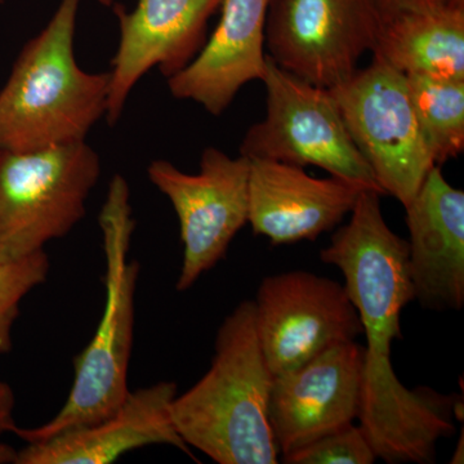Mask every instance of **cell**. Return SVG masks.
Wrapping results in <instances>:
<instances>
[{"mask_svg":"<svg viewBox=\"0 0 464 464\" xmlns=\"http://www.w3.org/2000/svg\"><path fill=\"white\" fill-rule=\"evenodd\" d=\"M101 160L87 141L32 152L0 150V265L43 252L87 213Z\"/></svg>","mask_w":464,"mask_h":464,"instance_id":"obj_5","label":"cell"},{"mask_svg":"<svg viewBox=\"0 0 464 464\" xmlns=\"http://www.w3.org/2000/svg\"><path fill=\"white\" fill-rule=\"evenodd\" d=\"M415 114L441 167L464 151V81L405 75Z\"/></svg>","mask_w":464,"mask_h":464,"instance_id":"obj_18","label":"cell"},{"mask_svg":"<svg viewBox=\"0 0 464 464\" xmlns=\"http://www.w3.org/2000/svg\"><path fill=\"white\" fill-rule=\"evenodd\" d=\"M377 459L364 432L355 423L283 456L286 464H372Z\"/></svg>","mask_w":464,"mask_h":464,"instance_id":"obj_20","label":"cell"},{"mask_svg":"<svg viewBox=\"0 0 464 464\" xmlns=\"http://www.w3.org/2000/svg\"><path fill=\"white\" fill-rule=\"evenodd\" d=\"M267 109L241 142L240 155L315 166L332 177L383 195L348 133L331 90L307 83L266 57Z\"/></svg>","mask_w":464,"mask_h":464,"instance_id":"obj_6","label":"cell"},{"mask_svg":"<svg viewBox=\"0 0 464 464\" xmlns=\"http://www.w3.org/2000/svg\"><path fill=\"white\" fill-rule=\"evenodd\" d=\"M81 2L60 0L14 61L0 91V150L32 152L84 142L105 118L110 72H85L75 57Z\"/></svg>","mask_w":464,"mask_h":464,"instance_id":"obj_3","label":"cell"},{"mask_svg":"<svg viewBox=\"0 0 464 464\" xmlns=\"http://www.w3.org/2000/svg\"><path fill=\"white\" fill-rule=\"evenodd\" d=\"M273 380L256 331L255 301L241 302L219 326L209 371L173 399L174 429L217 463H277L268 420Z\"/></svg>","mask_w":464,"mask_h":464,"instance_id":"obj_2","label":"cell"},{"mask_svg":"<svg viewBox=\"0 0 464 464\" xmlns=\"http://www.w3.org/2000/svg\"><path fill=\"white\" fill-rule=\"evenodd\" d=\"M362 365L364 347L350 341L275 375L268 420L279 453L285 456L357 420Z\"/></svg>","mask_w":464,"mask_h":464,"instance_id":"obj_11","label":"cell"},{"mask_svg":"<svg viewBox=\"0 0 464 464\" xmlns=\"http://www.w3.org/2000/svg\"><path fill=\"white\" fill-rule=\"evenodd\" d=\"M99 224L106 262L102 316L93 338L74 359V383L63 409L42 426L14 430L26 444L99 423L114 414L130 393L128 368L140 265L128 259L136 224L130 185L121 174H115L110 182Z\"/></svg>","mask_w":464,"mask_h":464,"instance_id":"obj_4","label":"cell"},{"mask_svg":"<svg viewBox=\"0 0 464 464\" xmlns=\"http://www.w3.org/2000/svg\"><path fill=\"white\" fill-rule=\"evenodd\" d=\"M148 177L179 218L183 261L177 290L185 292L225 257L237 232L248 224L249 159L207 148L199 173L182 172L158 159L150 163Z\"/></svg>","mask_w":464,"mask_h":464,"instance_id":"obj_8","label":"cell"},{"mask_svg":"<svg viewBox=\"0 0 464 464\" xmlns=\"http://www.w3.org/2000/svg\"><path fill=\"white\" fill-rule=\"evenodd\" d=\"M176 395L173 382L130 391L121 408L106 420L29 442L18 450L16 464H109L149 445H172L191 454L170 418Z\"/></svg>","mask_w":464,"mask_h":464,"instance_id":"obj_16","label":"cell"},{"mask_svg":"<svg viewBox=\"0 0 464 464\" xmlns=\"http://www.w3.org/2000/svg\"><path fill=\"white\" fill-rule=\"evenodd\" d=\"M331 92L383 195L408 206L436 163L406 76L373 56L371 65Z\"/></svg>","mask_w":464,"mask_h":464,"instance_id":"obj_7","label":"cell"},{"mask_svg":"<svg viewBox=\"0 0 464 464\" xmlns=\"http://www.w3.org/2000/svg\"><path fill=\"white\" fill-rule=\"evenodd\" d=\"M454 2H459V0H372L380 14L382 23L398 14L442 7Z\"/></svg>","mask_w":464,"mask_h":464,"instance_id":"obj_21","label":"cell"},{"mask_svg":"<svg viewBox=\"0 0 464 464\" xmlns=\"http://www.w3.org/2000/svg\"><path fill=\"white\" fill-rule=\"evenodd\" d=\"M404 208L414 299L430 310H460L464 304L463 190L451 186L441 167L435 166Z\"/></svg>","mask_w":464,"mask_h":464,"instance_id":"obj_14","label":"cell"},{"mask_svg":"<svg viewBox=\"0 0 464 464\" xmlns=\"http://www.w3.org/2000/svg\"><path fill=\"white\" fill-rule=\"evenodd\" d=\"M381 194H360L350 221L320 252L324 264L340 268L365 334L362 408L357 420L378 459L432 463L436 444L456 431L457 399L431 389H408L391 362L392 342L401 335L402 308L414 301L408 241L391 230Z\"/></svg>","mask_w":464,"mask_h":464,"instance_id":"obj_1","label":"cell"},{"mask_svg":"<svg viewBox=\"0 0 464 464\" xmlns=\"http://www.w3.org/2000/svg\"><path fill=\"white\" fill-rule=\"evenodd\" d=\"M50 259L35 253L20 261L0 265V355L11 353L12 329L20 315L21 301L36 286L47 282Z\"/></svg>","mask_w":464,"mask_h":464,"instance_id":"obj_19","label":"cell"},{"mask_svg":"<svg viewBox=\"0 0 464 464\" xmlns=\"http://www.w3.org/2000/svg\"><path fill=\"white\" fill-rule=\"evenodd\" d=\"M372 53L404 75L464 81V0L383 21Z\"/></svg>","mask_w":464,"mask_h":464,"instance_id":"obj_17","label":"cell"},{"mask_svg":"<svg viewBox=\"0 0 464 464\" xmlns=\"http://www.w3.org/2000/svg\"><path fill=\"white\" fill-rule=\"evenodd\" d=\"M270 2L222 0L221 17L204 47L185 69L168 78L174 99L192 101L219 116L244 85L261 81Z\"/></svg>","mask_w":464,"mask_h":464,"instance_id":"obj_15","label":"cell"},{"mask_svg":"<svg viewBox=\"0 0 464 464\" xmlns=\"http://www.w3.org/2000/svg\"><path fill=\"white\" fill-rule=\"evenodd\" d=\"M222 0H137L127 11L114 5L118 50L111 60L106 121L118 123L127 101L152 69L176 75L198 56L207 42L208 23Z\"/></svg>","mask_w":464,"mask_h":464,"instance_id":"obj_12","label":"cell"},{"mask_svg":"<svg viewBox=\"0 0 464 464\" xmlns=\"http://www.w3.org/2000/svg\"><path fill=\"white\" fill-rule=\"evenodd\" d=\"M255 319L274 377L362 334L359 314L343 284L308 271L265 277L255 301Z\"/></svg>","mask_w":464,"mask_h":464,"instance_id":"obj_10","label":"cell"},{"mask_svg":"<svg viewBox=\"0 0 464 464\" xmlns=\"http://www.w3.org/2000/svg\"><path fill=\"white\" fill-rule=\"evenodd\" d=\"M14 405L16 399L14 390L5 381L0 380V433L14 432L17 429L14 417Z\"/></svg>","mask_w":464,"mask_h":464,"instance_id":"obj_22","label":"cell"},{"mask_svg":"<svg viewBox=\"0 0 464 464\" xmlns=\"http://www.w3.org/2000/svg\"><path fill=\"white\" fill-rule=\"evenodd\" d=\"M362 191L337 177L315 179L302 167L249 159L248 224L274 246L314 241L341 225Z\"/></svg>","mask_w":464,"mask_h":464,"instance_id":"obj_13","label":"cell"},{"mask_svg":"<svg viewBox=\"0 0 464 464\" xmlns=\"http://www.w3.org/2000/svg\"><path fill=\"white\" fill-rule=\"evenodd\" d=\"M381 29L372 0H271L266 48L285 72L332 90L355 74Z\"/></svg>","mask_w":464,"mask_h":464,"instance_id":"obj_9","label":"cell"},{"mask_svg":"<svg viewBox=\"0 0 464 464\" xmlns=\"http://www.w3.org/2000/svg\"><path fill=\"white\" fill-rule=\"evenodd\" d=\"M99 3L105 5V7H111V5H115V0H99Z\"/></svg>","mask_w":464,"mask_h":464,"instance_id":"obj_24","label":"cell"},{"mask_svg":"<svg viewBox=\"0 0 464 464\" xmlns=\"http://www.w3.org/2000/svg\"><path fill=\"white\" fill-rule=\"evenodd\" d=\"M17 457L18 451L16 449L12 448L11 445L0 442V464H16Z\"/></svg>","mask_w":464,"mask_h":464,"instance_id":"obj_23","label":"cell"}]
</instances>
